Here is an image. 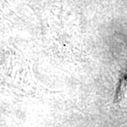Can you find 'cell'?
Wrapping results in <instances>:
<instances>
[{"mask_svg": "<svg viewBox=\"0 0 127 127\" xmlns=\"http://www.w3.org/2000/svg\"><path fill=\"white\" fill-rule=\"evenodd\" d=\"M115 102L117 104H123L127 102V72L120 82V86L116 93Z\"/></svg>", "mask_w": 127, "mask_h": 127, "instance_id": "6da1fadb", "label": "cell"}]
</instances>
